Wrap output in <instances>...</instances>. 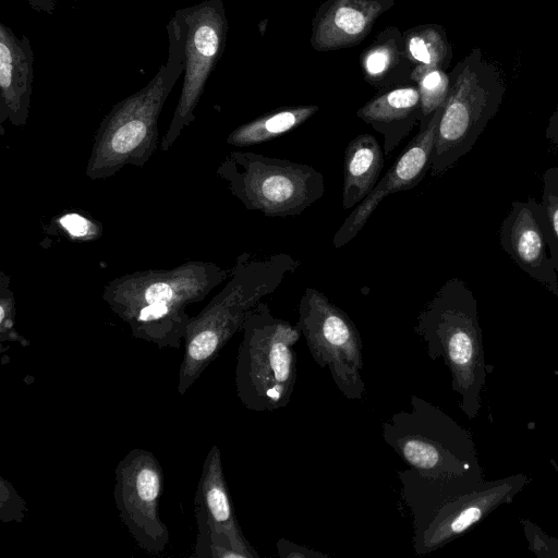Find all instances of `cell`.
<instances>
[{
  "label": "cell",
  "mask_w": 558,
  "mask_h": 558,
  "mask_svg": "<svg viewBox=\"0 0 558 558\" xmlns=\"http://www.w3.org/2000/svg\"><path fill=\"white\" fill-rule=\"evenodd\" d=\"M230 275L215 263L191 260L117 277L104 287L102 299L134 338L160 349H179L191 318L186 307L203 301Z\"/></svg>",
  "instance_id": "6da1fadb"
},
{
  "label": "cell",
  "mask_w": 558,
  "mask_h": 558,
  "mask_svg": "<svg viewBox=\"0 0 558 558\" xmlns=\"http://www.w3.org/2000/svg\"><path fill=\"white\" fill-rule=\"evenodd\" d=\"M185 32L179 9L167 25V61L144 87L117 102L101 120L85 170L90 180L109 179L128 165L141 168L156 151L160 112L184 72Z\"/></svg>",
  "instance_id": "7a4b0ae2"
},
{
  "label": "cell",
  "mask_w": 558,
  "mask_h": 558,
  "mask_svg": "<svg viewBox=\"0 0 558 558\" xmlns=\"http://www.w3.org/2000/svg\"><path fill=\"white\" fill-rule=\"evenodd\" d=\"M300 262L289 254L267 257L242 253L222 290L186 327L184 353L179 368L178 392L184 395L242 326L262 299L282 283Z\"/></svg>",
  "instance_id": "3957f363"
},
{
  "label": "cell",
  "mask_w": 558,
  "mask_h": 558,
  "mask_svg": "<svg viewBox=\"0 0 558 558\" xmlns=\"http://www.w3.org/2000/svg\"><path fill=\"white\" fill-rule=\"evenodd\" d=\"M397 475L412 518L417 556L440 549L501 505L512 502L529 481L519 473L470 489L459 481L427 477L411 468L398 470Z\"/></svg>",
  "instance_id": "277c9868"
},
{
  "label": "cell",
  "mask_w": 558,
  "mask_h": 558,
  "mask_svg": "<svg viewBox=\"0 0 558 558\" xmlns=\"http://www.w3.org/2000/svg\"><path fill=\"white\" fill-rule=\"evenodd\" d=\"M414 332L432 360L444 361L452 390L460 396L461 411L475 418L488 369L477 300L469 286L457 277L447 280L418 313Z\"/></svg>",
  "instance_id": "5b68a950"
},
{
  "label": "cell",
  "mask_w": 558,
  "mask_h": 558,
  "mask_svg": "<svg viewBox=\"0 0 558 558\" xmlns=\"http://www.w3.org/2000/svg\"><path fill=\"white\" fill-rule=\"evenodd\" d=\"M411 410L383 423V438L404 463L420 474L440 480L483 483L471 433L437 405L411 395Z\"/></svg>",
  "instance_id": "8992f818"
},
{
  "label": "cell",
  "mask_w": 558,
  "mask_h": 558,
  "mask_svg": "<svg viewBox=\"0 0 558 558\" xmlns=\"http://www.w3.org/2000/svg\"><path fill=\"white\" fill-rule=\"evenodd\" d=\"M235 365V389L241 403L256 412L287 407L296 381V354L300 340L296 325L271 314L259 302L243 326Z\"/></svg>",
  "instance_id": "52a82bcc"
},
{
  "label": "cell",
  "mask_w": 558,
  "mask_h": 558,
  "mask_svg": "<svg viewBox=\"0 0 558 558\" xmlns=\"http://www.w3.org/2000/svg\"><path fill=\"white\" fill-rule=\"evenodd\" d=\"M450 90L434 143L430 172L441 175L465 156L497 114L507 85L500 69L473 48L449 72Z\"/></svg>",
  "instance_id": "ba28073f"
},
{
  "label": "cell",
  "mask_w": 558,
  "mask_h": 558,
  "mask_svg": "<svg viewBox=\"0 0 558 558\" xmlns=\"http://www.w3.org/2000/svg\"><path fill=\"white\" fill-rule=\"evenodd\" d=\"M216 173L246 209L267 217L301 215L326 190L314 167L253 151H230Z\"/></svg>",
  "instance_id": "9c48e42d"
},
{
  "label": "cell",
  "mask_w": 558,
  "mask_h": 558,
  "mask_svg": "<svg viewBox=\"0 0 558 558\" xmlns=\"http://www.w3.org/2000/svg\"><path fill=\"white\" fill-rule=\"evenodd\" d=\"M295 325L313 360L319 367L328 368L339 391L350 401L363 400V342L349 315L322 291L306 288Z\"/></svg>",
  "instance_id": "30bf717a"
},
{
  "label": "cell",
  "mask_w": 558,
  "mask_h": 558,
  "mask_svg": "<svg viewBox=\"0 0 558 558\" xmlns=\"http://www.w3.org/2000/svg\"><path fill=\"white\" fill-rule=\"evenodd\" d=\"M185 20L184 76L168 131L160 142L168 151L184 128L195 120V109L227 43L228 19L222 0H206L182 9Z\"/></svg>",
  "instance_id": "8fae6325"
},
{
  "label": "cell",
  "mask_w": 558,
  "mask_h": 558,
  "mask_svg": "<svg viewBox=\"0 0 558 558\" xmlns=\"http://www.w3.org/2000/svg\"><path fill=\"white\" fill-rule=\"evenodd\" d=\"M114 476L113 497L122 523L142 549L162 553L169 531L159 513L165 486L159 461L148 450L132 449L118 463Z\"/></svg>",
  "instance_id": "7c38bea8"
},
{
  "label": "cell",
  "mask_w": 558,
  "mask_h": 558,
  "mask_svg": "<svg viewBox=\"0 0 558 558\" xmlns=\"http://www.w3.org/2000/svg\"><path fill=\"white\" fill-rule=\"evenodd\" d=\"M194 513L198 530L194 557L258 558L236 520L217 445L204 460Z\"/></svg>",
  "instance_id": "4fadbf2b"
},
{
  "label": "cell",
  "mask_w": 558,
  "mask_h": 558,
  "mask_svg": "<svg viewBox=\"0 0 558 558\" xmlns=\"http://www.w3.org/2000/svg\"><path fill=\"white\" fill-rule=\"evenodd\" d=\"M442 107L433 116L420 120L416 135L407 144L399 157L377 182L373 191L344 219L333 235L335 248L348 244L365 226L372 214L388 195L414 189L430 169L432 153Z\"/></svg>",
  "instance_id": "5bb4252c"
},
{
  "label": "cell",
  "mask_w": 558,
  "mask_h": 558,
  "mask_svg": "<svg viewBox=\"0 0 558 558\" xmlns=\"http://www.w3.org/2000/svg\"><path fill=\"white\" fill-rule=\"evenodd\" d=\"M499 241L521 270L558 298V274L541 203L532 197L513 202L501 222Z\"/></svg>",
  "instance_id": "9a60e30c"
},
{
  "label": "cell",
  "mask_w": 558,
  "mask_h": 558,
  "mask_svg": "<svg viewBox=\"0 0 558 558\" xmlns=\"http://www.w3.org/2000/svg\"><path fill=\"white\" fill-rule=\"evenodd\" d=\"M395 4L396 0H326L313 17L310 44L319 52L355 46Z\"/></svg>",
  "instance_id": "2e32d148"
},
{
  "label": "cell",
  "mask_w": 558,
  "mask_h": 558,
  "mask_svg": "<svg viewBox=\"0 0 558 558\" xmlns=\"http://www.w3.org/2000/svg\"><path fill=\"white\" fill-rule=\"evenodd\" d=\"M34 51L26 35L19 37L0 23V125L27 123L34 81Z\"/></svg>",
  "instance_id": "e0dca14e"
},
{
  "label": "cell",
  "mask_w": 558,
  "mask_h": 558,
  "mask_svg": "<svg viewBox=\"0 0 558 558\" xmlns=\"http://www.w3.org/2000/svg\"><path fill=\"white\" fill-rule=\"evenodd\" d=\"M356 117L383 135L384 154L389 155L422 118L418 88L404 84L381 90L356 111Z\"/></svg>",
  "instance_id": "ac0fdd59"
},
{
  "label": "cell",
  "mask_w": 558,
  "mask_h": 558,
  "mask_svg": "<svg viewBox=\"0 0 558 558\" xmlns=\"http://www.w3.org/2000/svg\"><path fill=\"white\" fill-rule=\"evenodd\" d=\"M364 80L374 88L385 90L412 84V64L404 53L402 33L396 26L380 31L360 54Z\"/></svg>",
  "instance_id": "d6986e66"
},
{
  "label": "cell",
  "mask_w": 558,
  "mask_h": 558,
  "mask_svg": "<svg viewBox=\"0 0 558 558\" xmlns=\"http://www.w3.org/2000/svg\"><path fill=\"white\" fill-rule=\"evenodd\" d=\"M384 167V151L371 134L355 136L344 150L342 207L360 204L379 181Z\"/></svg>",
  "instance_id": "ffe728a7"
},
{
  "label": "cell",
  "mask_w": 558,
  "mask_h": 558,
  "mask_svg": "<svg viewBox=\"0 0 558 558\" xmlns=\"http://www.w3.org/2000/svg\"><path fill=\"white\" fill-rule=\"evenodd\" d=\"M317 111V105L277 108L235 128L228 135L227 143L235 147H245L272 141L299 128Z\"/></svg>",
  "instance_id": "44dd1931"
},
{
  "label": "cell",
  "mask_w": 558,
  "mask_h": 558,
  "mask_svg": "<svg viewBox=\"0 0 558 558\" xmlns=\"http://www.w3.org/2000/svg\"><path fill=\"white\" fill-rule=\"evenodd\" d=\"M402 43L413 69H449L453 51L441 25L428 23L410 27L402 33Z\"/></svg>",
  "instance_id": "7402d4cb"
},
{
  "label": "cell",
  "mask_w": 558,
  "mask_h": 558,
  "mask_svg": "<svg viewBox=\"0 0 558 558\" xmlns=\"http://www.w3.org/2000/svg\"><path fill=\"white\" fill-rule=\"evenodd\" d=\"M410 80L418 88L422 119L429 118L448 98L450 90L449 72L441 69H412Z\"/></svg>",
  "instance_id": "603a6c76"
},
{
  "label": "cell",
  "mask_w": 558,
  "mask_h": 558,
  "mask_svg": "<svg viewBox=\"0 0 558 558\" xmlns=\"http://www.w3.org/2000/svg\"><path fill=\"white\" fill-rule=\"evenodd\" d=\"M541 205L549 233L551 259L558 274V167H549L543 173Z\"/></svg>",
  "instance_id": "cb8c5ba5"
},
{
  "label": "cell",
  "mask_w": 558,
  "mask_h": 558,
  "mask_svg": "<svg viewBox=\"0 0 558 558\" xmlns=\"http://www.w3.org/2000/svg\"><path fill=\"white\" fill-rule=\"evenodd\" d=\"M11 276L0 270V341L17 342L22 347H29L31 342L15 328V299L10 288Z\"/></svg>",
  "instance_id": "d4e9b609"
},
{
  "label": "cell",
  "mask_w": 558,
  "mask_h": 558,
  "mask_svg": "<svg viewBox=\"0 0 558 558\" xmlns=\"http://www.w3.org/2000/svg\"><path fill=\"white\" fill-rule=\"evenodd\" d=\"M58 225L74 241H92L101 234V228L97 221L77 213L60 216Z\"/></svg>",
  "instance_id": "484cf974"
},
{
  "label": "cell",
  "mask_w": 558,
  "mask_h": 558,
  "mask_svg": "<svg viewBox=\"0 0 558 558\" xmlns=\"http://www.w3.org/2000/svg\"><path fill=\"white\" fill-rule=\"evenodd\" d=\"M27 513L24 499L17 494L12 484L0 476V519L4 523L23 521Z\"/></svg>",
  "instance_id": "4316f807"
},
{
  "label": "cell",
  "mask_w": 558,
  "mask_h": 558,
  "mask_svg": "<svg viewBox=\"0 0 558 558\" xmlns=\"http://www.w3.org/2000/svg\"><path fill=\"white\" fill-rule=\"evenodd\" d=\"M277 555L280 558H327L328 555L291 542L279 538L276 543Z\"/></svg>",
  "instance_id": "83f0119b"
},
{
  "label": "cell",
  "mask_w": 558,
  "mask_h": 558,
  "mask_svg": "<svg viewBox=\"0 0 558 558\" xmlns=\"http://www.w3.org/2000/svg\"><path fill=\"white\" fill-rule=\"evenodd\" d=\"M545 137L549 142L550 149H558V104L556 106L555 111L550 116L547 128L545 131Z\"/></svg>",
  "instance_id": "f1b7e54d"
},
{
  "label": "cell",
  "mask_w": 558,
  "mask_h": 558,
  "mask_svg": "<svg viewBox=\"0 0 558 558\" xmlns=\"http://www.w3.org/2000/svg\"><path fill=\"white\" fill-rule=\"evenodd\" d=\"M27 2L37 12L52 14L57 0H27Z\"/></svg>",
  "instance_id": "f546056e"
}]
</instances>
